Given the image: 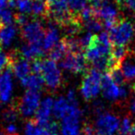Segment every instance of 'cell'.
<instances>
[{
    "label": "cell",
    "mask_w": 135,
    "mask_h": 135,
    "mask_svg": "<svg viewBox=\"0 0 135 135\" xmlns=\"http://www.w3.org/2000/svg\"><path fill=\"white\" fill-rule=\"evenodd\" d=\"M112 46L107 32H101L99 35L94 34L90 45L85 49V58L87 61L92 62L97 70H108Z\"/></svg>",
    "instance_id": "6da1fadb"
},
{
    "label": "cell",
    "mask_w": 135,
    "mask_h": 135,
    "mask_svg": "<svg viewBox=\"0 0 135 135\" xmlns=\"http://www.w3.org/2000/svg\"><path fill=\"white\" fill-rule=\"evenodd\" d=\"M135 33V27L131 21L122 19L109 32L111 43L113 45L126 46L132 40Z\"/></svg>",
    "instance_id": "7a4b0ae2"
},
{
    "label": "cell",
    "mask_w": 135,
    "mask_h": 135,
    "mask_svg": "<svg viewBox=\"0 0 135 135\" xmlns=\"http://www.w3.org/2000/svg\"><path fill=\"white\" fill-rule=\"evenodd\" d=\"M102 76L99 70L94 68L84 75L81 87V93L86 100L94 98L102 88Z\"/></svg>",
    "instance_id": "3957f363"
},
{
    "label": "cell",
    "mask_w": 135,
    "mask_h": 135,
    "mask_svg": "<svg viewBox=\"0 0 135 135\" xmlns=\"http://www.w3.org/2000/svg\"><path fill=\"white\" fill-rule=\"evenodd\" d=\"M95 17L103 21L104 28L110 31L120 20V11L118 6L111 2H107L94 8Z\"/></svg>",
    "instance_id": "277c9868"
},
{
    "label": "cell",
    "mask_w": 135,
    "mask_h": 135,
    "mask_svg": "<svg viewBox=\"0 0 135 135\" xmlns=\"http://www.w3.org/2000/svg\"><path fill=\"white\" fill-rule=\"evenodd\" d=\"M41 74L48 88L56 90L61 84V71L54 60H44Z\"/></svg>",
    "instance_id": "5b68a950"
},
{
    "label": "cell",
    "mask_w": 135,
    "mask_h": 135,
    "mask_svg": "<svg viewBox=\"0 0 135 135\" xmlns=\"http://www.w3.org/2000/svg\"><path fill=\"white\" fill-rule=\"evenodd\" d=\"M120 127V121L116 116L109 113L100 114L94 128L99 135H112Z\"/></svg>",
    "instance_id": "8992f818"
},
{
    "label": "cell",
    "mask_w": 135,
    "mask_h": 135,
    "mask_svg": "<svg viewBox=\"0 0 135 135\" xmlns=\"http://www.w3.org/2000/svg\"><path fill=\"white\" fill-rule=\"evenodd\" d=\"M39 105L40 94L37 91L28 90L21 97L17 109L23 116L30 117L34 114L35 111H37Z\"/></svg>",
    "instance_id": "52a82bcc"
},
{
    "label": "cell",
    "mask_w": 135,
    "mask_h": 135,
    "mask_svg": "<svg viewBox=\"0 0 135 135\" xmlns=\"http://www.w3.org/2000/svg\"><path fill=\"white\" fill-rule=\"evenodd\" d=\"M86 58L81 52H69L61 60L60 66L64 70H70L73 73H83L86 70Z\"/></svg>",
    "instance_id": "ba28073f"
},
{
    "label": "cell",
    "mask_w": 135,
    "mask_h": 135,
    "mask_svg": "<svg viewBox=\"0 0 135 135\" xmlns=\"http://www.w3.org/2000/svg\"><path fill=\"white\" fill-rule=\"evenodd\" d=\"M21 34L29 44H43L45 32L43 24L39 21H32L22 26Z\"/></svg>",
    "instance_id": "9c48e42d"
},
{
    "label": "cell",
    "mask_w": 135,
    "mask_h": 135,
    "mask_svg": "<svg viewBox=\"0 0 135 135\" xmlns=\"http://www.w3.org/2000/svg\"><path fill=\"white\" fill-rule=\"evenodd\" d=\"M102 90L104 96L109 100L120 99L127 95L125 88L115 83L109 73L105 74L102 78Z\"/></svg>",
    "instance_id": "30bf717a"
},
{
    "label": "cell",
    "mask_w": 135,
    "mask_h": 135,
    "mask_svg": "<svg viewBox=\"0 0 135 135\" xmlns=\"http://www.w3.org/2000/svg\"><path fill=\"white\" fill-rule=\"evenodd\" d=\"M13 92V83L10 68L7 69L0 76V100L4 103L9 101Z\"/></svg>",
    "instance_id": "8fae6325"
},
{
    "label": "cell",
    "mask_w": 135,
    "mask_h": 135,
    "mask_svg": "<svg viewBox=\"0 0 135 135\" xmlns=\"http://www.w3.org/2000/svg\"><path fill=\"white\" fill-rule=\"evenodd\" d=\"M55 102L52 98H45L38 107L36 111L35 120L43 127H45L48 122H50V116L52 111L54 110Z\"/></svg>",
    "instance_id": "7c38bea8"
},
{
    "label": "cell",
    "mask_w": 135,
    "mask_h": 135,
    "mask_svg": "<svg viewBox=\"0 0 135 135\" xmlns=\"http://www.w3.org/2000/svg\"><path fill=\"white\" fill-rule=\"evenodd\" d=\"M43 44H28L21 47V55L25 59H39L44 55Z\"/></svg>",
    "instance_id": "4fadbf2b"
},
{
    "label": "cell",
    "mask_w": 135,
    "mask_h": 135,
    "mask_svg": "<svg viewBox=\"0 0 135 135\" xmlns=\"http://www.w3.org/2000/svg\"><path fill=\"white\" fill-rule=\"evenodd\" d=\"M59 42V32L55 25L49 24L43 41V47L45 50H51Z\"/></svg>",
    "instance_id": "5bb4252c"
},
{
    "label": "cell",
    "mask_w": 135,
    "mask_h": 135,
    "mask_svg": "<svg viewBox=\"0 0 135 135\" xmlns=\"http://www.w3.org/2000/svg\"><path fill=\"white\" fill-rule=\"evenodd\" d=\"M17 34V28L14 25L0 26V46H8L11 45Z\"/></svg>",
    "instance_id": "9a60e30c"
},
{
    "label": "cell",
    "mask_w": 135,
    "mask_h": 135,
    "mask_svg": "<svg viewBox=\"0 0 135 135\" xmlns=\"http://www.w3.org/2000/svg\"><path fill=\"white\" fill-rule=\"evenodd\" d=\"M78 118H63L61 125L62 135H79L80 126Z\"/></svg>",
    "instance_id": "2e32d148"
},
{
    "label": "cell",
    "mask_w": 135,
    "mask_h": 135,
    "mask_svg": "<svg viewBox=\"0 0 135 135\" xmlns=\"http://www.w3.org/2000/svg\"><path fill=\"white\" fill-rule=\"evenodd\" d=\"M70 52V49L68 46V44L65 39L59 41L49 52V59H52L54 61L63 59L66 55Z\"/></svg>",
    "instance_id": "e0dca14e"
},
{
    "label": "cell",
    "mask_w": 135,
    "mask_h": 135,
    "mask_svg": "<svg viewBox=\"0 0 135 135\" xmlns=\"http://www.w3.org/2000/svg\"><path fill=\"white\" fill-rule=\"evenodd\" d=\"M74 103L70 102L67 98L60 97L55 102L54 105V113L56 118L63 119L70 112V107Z\"/></svg>",
    "instance_id": "ac0fdd59"
},
{
    "label": "cell",
    "mask_w": 135,
    "mask_h": 135,
    "mask_svg": "<svg viewBox=\"0 0 135 135\" xmlns=\"http://www.w3.org/2000/svg\"><path fill=\"white\" fill-rule=\"evenodd\" d=\"M21 84L24 87L28 88V90L37 91L42 88L44 83V80L41 75L33 74V75H29L25 77L24 79L21 80Z\"/></svg>",
    "instance_id": "d6986e66"
},
{
    "label": "cell",
    "mask_w": 135,
    "mask_h": 135,
    "mask_svg": "<svg viewBox=\"0 0 135 135\" xmlns=\"http://www.w3.org/2000/svg\"><path fill=\"white\" fill-rule=\"evenodd\" d=\"M9 6L17 8L21 14H32V0H10Z\"/></svg>",
    "instance_id": "ffe728a7"
},
{
    "label": "cell",
    "mask_w": 135,
    "mask_h": 135,
    "mask_svg": "<svg viewBox=\"0 0 135 135\" xmlns=\"http://www.w3.org/2000/svg\"><path fill=\"white\" fill-rule=\"evenodd\" d=\"M32 14L35 17H46L47 2L46 0H32Z\"/></svg>",
    "instance_id": "44dd1931"
},
{
    "label": "cell",
    "mask_w": 135,
    "mask_h": 135,
    "mask_svg": "<svg viewBox=\"0 0 135 135\" xmlns=\"http://www.w3.org/2000/svg\"><path fill=\"white\" fill-rule=\"evenodd\" d=\"M45 128L35 119H31L25 126V135H44Z\"/></svg>",
    "instance_id": "7402d4cb"
},
{
    "label": "cell",
    "mask_w": 135,
    "mask_h": 135,
    "mask_svg": "<svg viewBox=\"0 0 135 135\" xmlns=\"http://www.w3.org/2000/svg\"><path fill=\"white\" fill-rule=\"evenodd\" d=\"M89 0H67L70 11L74 15H78L85 7H87V3Z\"/></svg>",
    "instance_id": "603a6c76"
},
{
    "label": "cell",
    "mask_w": 135,
    "mask_h": 135,
    "mask_svg": "<svg viewBox=\"0 0 135 135\" xmlns=\"http://www.w3.org/2000/svg\"><path fill=\"white\" fill-rule=\"evenodd\" d=\"M83 25L86 28L87 31H89V32H100L102 29L104 28L103 22L100 21L99 19H97L96 17L93 18V19L89 20V21L83 22Z\"/></svg>",
    "instance_id": "cb8c5ba5"
},
{
    "label": "cell",
    "mask_w": 135,
    "mask_h": 135,
    "mask_svg": "<svg viewBox=\"0 0 135 135\" xmlns=\"http://www.w3.org/2000/svg\"><path fill=\"white\" fill-rule=\"evenodd\" d=\"M121 70L125 79L127 80H133L135 79V63L132 62H125L122 63Z\"/></svg>",
    "instance_id": "d4e9b609"
},
{
    "label": "cell",
    "mask_w": 135,
    "mask_h": 135,
    "mask_svg": "<svg viewBox=\"0 0 135 135\" xmlns=\"http://www.w3.org/2000/svg\"><path fill=\"white\" fill-rule=\"evenodd\" d=\"M10 67V56L7 55L2 48H0V70L8 69Z\"/></svg>",
    "instance_id": "484cf974"
},
{
    "label": "cell",
    "mask_w": 135,
    "mask_h": 135,
    "mask_svg": "<svg viewBox=\"0 0 135 135\" xmlns=\"http://www.w3.org/2000/svg\"><path fill=\"white\" fill-rule=\"evenodd\" d=\"M132 123H131V118H124L122 119L121 123H120V127L119 129L121 131V133L123 134H128L131 131V129H132Z\"/></svg>",
    "instance_id": "4316f807"
},
{
    "label": "cell",
    "mask_w": 135,
    "mask_h": 135,
    "mask_svg": "<svg viewBox=\"0 0 135 135\" xmlns=\"http://www.w3.org/2000/svg\"><path fill=\"white\" fill-rule=\"evenodd\" d=\"M18 109L17 108H9L8 110H7L4 114V118L6 121H8L9 123H12L14 120H16L17 118V116H18Z\"/></svg>",
    "instance_id": "83f0119b"
},
{
    "label": "cell",
    "mask_w": 135,
    "mask_h": 135,
    "mask_svg": "<svg viewBox=\"0 0 135 135\" xmlns=\"http://www.w3.org/2000/svg\"><path fill=\"white\" fill-rule=\"evenodd\" d=\"M45 133L44 135H58L57 134V125L55 122L50 121L45 126Z\"/></svg>",
    "instance_id": "f1b7e54d"
},
{
    "label": "cell",
    "mask_w": 135,
    "mask_h": 135,
    "mask_svg": "<svg viewBox=\"0 0 135 135\" xmlns=\"http://www.w3.org/2000/svg\"><path fill=\"white\" fill-rule=\"evenodd\" d=\"M6 131L8 135H17L18 128L13 123H9L6 128Z\"/></svg>",
    "instance_id": "f546056e"
},
{
    "label": "cell",
    "mask_w": 135,
    "mask_h": 135,
    "mask_svg": "<svg viewBox=\"0 0 135 135\" xmlns=\"http://www.w3.org/2000/svg\"><path fill=\"white\" fill-rule=\"evenodd\" d=\"M126 6L132 13L135 14V0H128L126 2Z\"/></svg>",
    "instance_id": "4dcf8cb0"
},
{
    "label": "cell",
    "mask_w": 135,
    "mask_h": 135,
    "mask_svg": "<svg viewBox=\"0 0 135 135\" xmlns=\"http://www.w3.org/2000/svg\"><path fill=\"white\" fill-rule=\"evenodd\" d=\"M92 1V4H93V8H98L100 7L101 5L105 4V3L108 2L109 0H91Z\"/></svg>",
    "instance_id": "1f68e13d"
},
{
    "label": "cell",
    "mask_w": 135,
    "mask_h": 135,
    "mask_svg": "<svg viewBox=\"0 0 135 135\" xmlns=\"http://www.w3.org/2000/svg\"><path fill=\"white\" fill-rule=\"evenodd\" d=\"M127 1H128V0H115V2H116L118 6H119V5L126 4V2H127Z\"/></svg>",
    "instance_id": "d6a6232c"
},
{
    "label": "cell",
    "mask_w": 135,
    "mask_h": 135,
    "mask_svg": "<svg viewBox=\"0 0 135 135\" xmlns=\"http://www.w3.org/2000/svg\"><path fill=\"white\" fill-rule=\"evenodd\" d=\"M131 112H132L133 114H135V100H133L132 103H131Z\"/></svg>",
    "instance_id": "836d02e7"
},
{
    "label": "cell",
    "mask_w": 135,
    "mask_h": 135,
    "mask_svg": "<svg viewBox=\"0 0 135 135\" xmlns=\"http://www.w3.org/2000/svg\"><path fill=\"white\" fill-rule=\"evenodd\" d=\"M9 1L10 0H0V5H8L9 4Z\"/></svg>",
    "instance_id": "e575fe53"
},
{
    "label": "cell",
    "mask_w": 135,
    "mask_h": 135,
    "mask_svg": "<svg viewBox=\"0 0 135 135\" xmlns=\"http://www.w3.org/2000/svg\"><path fill=\"white\" fill-rule=\"evenodd\" d=\"M131 135H135V125L132 126V129H131Z\"/></svg>",
    "instance_id": "d590c367"
},
{
    "label": "cell",
    "mask_w": 135,
    "mask_h": 135,
    "mask_svg": "<svg viewBox=\"0 0 135 135\" xmlns=\"http://www.w3.org/2000/svg\"><path fill=\"white\" fill-rule=\"evenodd\" d=\"M0 135H8V134H7V133H6V134H5V133H2V132H0Z\"/></svg>",
    "instance_id": "8d00e7d4"
},
{
    "label": "cell",
    "mask_w": 135,
    "mask_h": 135,
    "mask_svg": "<svg viewBox=\"0 0 135 135\" xmlns=\"http://www.w3.org/2000/svg\"><path fill=\"white\" fill-rule=\"evenodd\" d=\"M50 1H52V0H46V2L48 3V2H50Z\"/></svg>",
    "instance_id": "74e56055"
},
{
    "label": "cell",
    "mask_w": 135,
    "mask_h": 135,
    "mask_svg": "<svg viewBox=\"0 0 135 135\" xmlns=\"http://www.w3.org/2000/svg\"><path fill=\"white\" fill-rule=\"evenodd\" d=\"M134 89H135V86H134Z\"/></svg>",
    "instance_id": "f35d334b"
}]
</instances>
